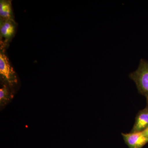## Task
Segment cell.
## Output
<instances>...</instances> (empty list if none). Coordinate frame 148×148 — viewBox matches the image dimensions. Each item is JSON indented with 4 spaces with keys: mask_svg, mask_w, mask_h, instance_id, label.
I'll return each instance as SVG.
<instances>
[{
    "mask_svg": "<svg viewBox=\"0 0 148 148\" xmlns=\"http://www.w3.org/2000/svg\"><path fill=\"white\" fill-rule=\"evenodd\" d=\"M129 77L136 84L138 92L148 101V61L140 60L138 69L129 74Z\"/></svg>",
    "mask_w": 148,
    "mask_h": 148,
    "instance_id": "cell-1",
    "label": "cell"
},
{
    "mask_svg": "<svg viewBox=\"0 0 148 148\" xmlns=\"http://www.w3.org/2000/svg\"><path fill=\"white\" fill-rule=\"evenodd\" d=\"M12 98V93L9 88L6 85H3L0 89V103L1 106H3L8 103Z\"/></svg>",
    "mask_w": 148,
    "mask_h": 148,
    "instance_id": "cell-7",
    "label": "cell"
},
{
    "mask_svg": "<svg viewBox=\"0 0 148 148\" xmlns=\"http://www.w3.org/2000/svg\"><path fill=\"white\" fill-rule=\"evenodd\" d=\"M125 143L129 148H142L148 143V138L143 132L122 133Z\"/></svg>",
    "mask_w": 148,
    "mask_h": 148,
    "instance_id": "cell-4",
    "label": "cell"
},
{
    "mask_svg": "<svg viewBox=\"0 0 148 148\" xmlns=\"http://www.w3.org/2000/svg\"><path fill=\"white\" fill-rule=\"evenodd\" d=\"M18 24L14 19L0 18V49L5 50L15 36Z\"/></svg>",
    "mask_w": 148,
    "mask_h": 148,
    "instance_id": "cell-2",
    "label": "cell"
},
{
    "mask_svg": "<svg viewBox=\"0 0 148 148\" xmlns=\"http://www.w3.org/2000/svg\"><path fill=\"white\" fill-rule=\"evenodd\" d=\"M143 134L148 138V128H147L146 130H145V131H143Z\"/></svg>",
    "mask_w": 148,
    "mask_h": 148,
    "instance_id": "cell-8",
    "label": "cell"
},
{
    "mask_svg": "<svg viewBox=\"0 0 148 148\" xmlns=\"http://www.w3.org/2000/svg\"><path fill=\"white\" fill-rule=\"evenodd\" d=\"M148 105V101H147Z\"/></svg>",
    "mask_w": 148,
    "mask_h": 148,
    "instance_id": "cell-9",
    "label": "cell"
},
{
    "mask_svg": "<svg viewBox=\"0 0 148 148\" xmlns=\"http://www.w3.org/2000/svg\"><path fill=\"white\" fill-rule=\"evenodd\" d=\"M148 128V106L138 112L130 132H142Z\"/></svg>",
    "mask_w": 148,
    "mask_h": 148,
    "instance_id": "cell-5",
    "label": "cell"
},
{
    "mask_svg": "<svg viewBox=\"0 0 148 148\" xmlns=\"http://www.w3.org/2000/svg\"><path fill=\"white\" fill-rule=\"evenodd\" d=\"M12 10V1L10 0L0 1V18L14 19Z\"/></svg>",
    "mask_w": 148,
    "mask_h": 148,
    "instance_id": "cell-6",
    "label": "cell"
},
{
    "mask_svg": "<svg viewBox=\"0 0 148 148\" xmlns=\"http://www.w3.org/2000/svg\"><path fill=\"white\" fill-rule=\"evenodd\" d=\"M5 51L0 49V75L3 80L10 86H12L17 84V77Z\"/></svg>",
    "mask_w": 148,
    "mask_h": 148,
    "instance_id": "cell-3",
    "label": "cell"
}]
</instances>
